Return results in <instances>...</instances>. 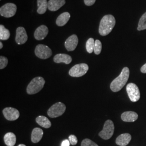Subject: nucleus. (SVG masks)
Here are the masks:
<instances>
[{"label":"nucleus","instance_id":"obj_6","mask_svg":"<svg viewBox=\"0 0 146 146\" xmlns=\"http://www.w3.org/2000/svg\"><path fill=\"white\" fill-rule=\"evenodd\" d=\"M89 69L88 64L86 63H80L74 66L69 71L70 76L75 78H79L84 75Z\"/></svg>","mask_w":146,"mask_h":146},{"label":"nucleus","instance_id":"obj_29","mask_svg":"<svg viewBox=\"0 0 146 146\" xmlns=\"http://www.w3.org/2000/svg\"><path fill=\"white\" fill-rule=\"evenodd\" d=\"M69 141L70 142V144L73 146L76 145L78 143V139L76 136L74 135H70L69 136Z\"/></svg>","mask_w":146,"mask_h":146},{"label":"nucleus","instance_id":"obj_9","mask_svg":"<svg viewBox=\"0 0 146 146\" xmlns=\"http://www.w3.org/2000/svg\"><path fill=\"white\" fill-rule=\"evenodd\" d=\"M126 90L128 95L132 102H136L140 98V93L139 89L136 84L130 83L127 86Z\"/></svg>","mask_w":146,"mask_h":146},{"label":"nucleus","instance_id":"obj_3","mask_svg":"<svg viewBox=\"0 0 146 146\" xmlns=\"http://www.w3.org/2000/svg\"><path fill=\"white\" fill-rule=\"evenodd\" d=\"M45 80L42 77H36L33 78L28 85L27 92L29 95L36 94L43 88Z\"/></svg>","mask_w":146,"mask_h":146},{"label":"nucleus","instance_id":"obj_12","mask_svg":"<svg viewBox=\"0 0 146 146\" xmlns=\"http://www.w3.org/2000/svg\"><path fill=\"white\" fill-rule=\"evenodd\" d=\"M78 39L77 35L73 34L69 37L64 43V46L69 52L74 50L78 44Z\"/></svg>","mask_w":146,"mask_h":146},{"label":"nucleus","instance_id":"obj_26","mask_svg":"<svg viewBox=\"0 0 146 146\" xmlns=\"http://www.w3.org/2000/svg\"><path fill=\"white\" fill-rule=\"evenodd\" d=\"M102 50V43L99 40L95 41L94 52L96 55H99Z\"/></svg>","mask_w":146,"mask_h":146},{"label":"nucleus","instance_id":"obj_19","mask_svg":"<svg viewBox=\"0 0 146 146\" xmlns=\"http://www.w3.org/2000/svg\"><path fill=\"white\" fill-rule=\"evenodd\" d=\"M43 135V131L40 128H35L31 133V141L36 143L42 139Z\"/></svg>","mask_w":146,"mask_h":146},{"label":"nucleus","instance_id":"obj_13","mask_svg":"<svg viewBox=\"0 0 146 146\" xmlns=\"http://www.w3.org/2000/svg\"><path fill=\"white\" fill-rule=\"evenodd\" d=\"M49 29L46 26L41 25L37 28L34 32V37L37 40H42L47 36Z\"/></svg>","mask_w":146,"mask_h":146},{"label":"nucleus","instance_id":"obj_8","mask_svg":"<svg viewBox=\"0 0 146 146\" xmlns=\"http://www.w3.org/2000/svg\"><path fill=\"white\" fill-rule=\"evenodd\" d=\"M17 6L13 3H8L2 5L0 8V15L3 17L9 18L15 15Z\"/></svg>","mask_w":146,"mask_h":146},{"label":"nucleus","instance_id":"obj_34","mask_svg":"<svg viewBox=\"0 0 146 146\" xmlns=\"http://www.w3.org/2000/svg\"><path fill=\"white\" fill-rule=\"evenodd\" d=\"M18 146H26L25 145H23V144H20V145H19Z\"/></svg>","mask_w":146,"mask_h":146},{"label":"nucleus","instance_id":"obj_32","mask_svg":"<svg viewBox=\"0 0 146 146\" xmlns=\"http://www.w3.org/2000/svg\"><path fill=\"white\" fill-rule=\"evenodd\" d=\"M141 72L142 73H146V63L141 67Z\"/></svg>","mask_w":146,"mask_h":146},{"label":"nucleus","instance_id":"obj_5","mask_svg":"<svg viewBox=\"0 0 146 146\" xmlns=\"http://www.w3.org/2000/svg\"><path fill=\"white\" fill-rule=\"evenodd\" d=\"M66 107L62 102H57L53 104L47 111V114L52 118H56L63 114Z\"/></svg>","mask_w":146,"mask_h":146},{"label":"nucleus","instance_id":"obj_23","mask_svg":"<svg viewBox=\"0 0 146 146\" xmlns=\"http://www.w3.org/2000/svg\"><path fill=\"white\" fill-rule=\"evenodd\" d=\"M11 33L9 31L5 28V27L2 25H0V40H7L9 38Z\"/></svg>","mask_w":146,"mask_h":146},{"label":"nucleus","instance_id":"obj_16","mask_svg":"<svg viewBox=\"0 0 146 146\" xmlns=\"http://www.w3.org/2000/svg\"><path fill=\"white\" fill-rule=\"evenodd\" d=\"M54 61L57 63H64L66 64H68L72 62V58L68 54H58L54 56Z\"/></svg>","mask_w":146,"mask_h":146},{"label":"nucleus","instance_id":"obj_30","mask_svg":"<svg viewBox=\"0 0 146 146\" xmlns=\"http://www.w3.org/2000/svg\"><path fill=\"white\" fill-rule=\"evenodd\" d=\"M95 1L96 0H84V3L87 6H91L94 5Z\"/></svg>","mask_w":146,"mask_h":146},{"label":"nucleus","instance_id":"obj_15","mask_svg":"<svg viewBox=\"0 0 146 146\" xmlns=\"http://www.w3.org/2000/svg\"><path fill=\"white\" fill-rule=\"evenodd\" d=\"M131 139V136L128 133L121 134L116 139V143L120 146H126L129 144Z\"/></svg>","mask_w":146,"mask_h":146},{"label":"nucleus","instance_id":"obj_21","mask_svg":"<svg viewBox=\"0 0 146 146\" xmlns=\"http://www.w3.org/2000/svg\"><path fill=\"white\" fill-rule=\"evenodd\" d=\"M36 121L39 125L44 128H49L52 125L50 121L44 116H39L37 117Z\"/></svg>","mask_w":146,"mask_h":146},{"label":"nucleus","instance_id":"obj_28","mask_svg":"<svg viewBox=\"0 0 146 146\" xmlns=\"http://www.w3.org/2000/svg\"><path fill=\"white\" fill-rule=\"evenodd\" d=\"M8 60L7 58L3 56H0V69H2L5 68L8 64Z\"/></svg>","mask_w":146,"mask_h":146},{"label":"nucleus","instance_id":"obj_31","mask_svg":"<svg viewBox=\"0 0 146 146\" xmlns=\"http://www.w3.org/2000/svg\"><path fill=\"white\" fill-rule=\"evenodd\" d=\"M70 144V143L69 141V140H64V141H63L61 146H69Z\"/></svg>","mask_w":146,"mask_h":146},{"label":"nucleus","instance_id":"obj_27","mask_svg":"<svg viewBox=\"0 0 146 146\" xmlns=\"http://www.w3.org/2000/svg\"><path fill=\"white\" fill-rule=\"evenodd\" d=\"M81 146H99L96 143L89 139H84L81 142Z\"/></svg>","mask_w":146,"mask_h":146},{"label":"nucleus","instance_id":"obj_25","mask_svg":"<svg viewBox=\"0 0 146 146\" xmlns=\"http://www.w3.org/2000/svg\"><path fill=\"white\" fill-rule=\"evenodd\" d=\"M95 46V41L94 38H89L87 41L86 42V48L87 52L89 54H91L93 52Z\"/></svg>","mask_w":146,"mask_h":146},{"label":"nucleus","instance_id":"obj_22","mask_svg":"<svg viewBox=\"0 0 146 146\" xmlns=\"http://www.w3.org/2000/svg\"><path fill=\"white\" fill-rule=\"evenodd\" d=\"M48 3L47 0H37V13L39 14H44L48 9Z\"/></svg>","mask_w":146,"mask_h":146},{"label":"nucleus","instance_id":"obj_24","mask_svg":"<svg viewBox=\"0 0 146 146\" xmlns=\"http://www.w3.org/2000/svg\"><path fill=\"white\" fill-rule=\"evenodd\" d=\"M146 29V12L140 18L137 27V31H141Z\"/></svg>","mask_w":146,"mask_h":146},{"label":"nucleus","instance_id":"obj_4","mask_svg":"<svg viewBox=\"0 0 146 146\" xmlns=\"http://www.w3.org/2000/svg\"><path fill=\"white\" fill-rule=\"evenodd\" d=\"M114 132V125L111 120H107L104 123V128L99 134L100 137L104 140H109Z\"/></svg>","mask_w":146,"mask_h":146},{"label":"nucleus","instance_id":"obj_2","mask_svg":"<svg viewBox=\"0 0 146 146\" xmlns=\"http://www.w3.org/2000/svg\"><path fill=\"white\" fill-rule=\"evenodd\" d=\"M129 77V69L125 67L122 70L118 77L115 78L110 84V89L113 92H119L127 82Z\"/></svg>","mask_w":146,"mask_h":146},{"label":"nucleus","instance_id":"obj_1","mask_svg":"<svg viewBox=\"0 0 146 146\" xmlns=\"http://www.w3.org/2000/svg\"><path fill=\"white\" fill-rule=\"evenodd\" d=\"M116 20L114 16L106 15L104 16L100 23L99 32L101 36L108 35L115 27Z\"/></svg>","mask_w":146,"mask_h":146},{"label":"nucleus","instance_id":"obj_14","mask_svg":"<svg viewBox=\"0 0 146 146\" xmlns=\"http://www.w3.org/2000/svg\"><path fill=\"white\" fill-rule=\"evenodd\" d=\"M65 0H49L48 3V9L52 11L58 10L65 5Z\"/></svg>","mask_w":146,"mask_h":146},{"label":"nucleus","instance_id":"obj_10","mask_svg":"<svg viewBox=\"0 0 146 146\" xmlns=\"http://www.w3.org/2000/svg\"><path fill=\"white\" fill-rule=\"evenodd\" d=\"M3 114L7 120L15 121L19 117L20 112L15 108L7 107L3 110Z\"/></svg>","mask_w":146,"mask_h":146},{"label":"nucleus","instance_id":"obj_18","mask_svg":"<svg viewBox=\"0 0 146 146\" xmlns=\"http://www.w3.org/2000/svg\"><path fill=\"white\" fill-rule=\"evenodd\" d=\"M70 18V14L68 12L63 13L58 16L56 24L59 27L64 26L66 25Z\"/></svg>","mask_w":146,"mask_h":146},{"label":"nucleus","instance_id":"obj_33","mask_svg":"<svg viewBox=\"0 0 146 146\" xmlns=\"http://www.w3.org/2000/svg\"><path fill=\"white\" fill-rule=\"evenodd\" d=\"M3 44H2V42H0V49H1L2 48H3Z\"/></svg>","mask_w":146,"mask_h":146},{"label":"nucleus","instance_id":"obj_20","mask_svg":"<svg viewBox=\"0 0 146 146\" xmlns=\"http://www.w3.org/2000/svg\"><path fill=\"white\" fill-rule=\"evenodd\" d=\"M4 141L7 146H14L16 142V137L15 135L11 133H7L4 136Z\"/></svg>","mask_w":146,"mask_h":146},{"label":"nucleus","instance_id":"obj_17","mask_svg":"<svg viewBox=\"0 0 146 146\" xmlns=\"http://www.w3.org/2000/svg\"><path fill=\"white\" fill-rule=\"evenodd\" d=\"M138 119L137 114L131 111H128L123 113L121 115V119L124 122H134Z\"/></svg>","mask_w":146,"mask_h":146},{"label":"nucleus","instance_id":"obj_7","mask_svg":"<svg viewBox=\"0 0 146 146\" xmlns=\"http://www.w3.org/2000/svg\"><path fill=\"white\" fill-rule=\"evenodd\" d=\"M52 51L50 48L42 44H38L35 49V54L37 58L47 59L52 55Z\"/></svg>","mask_w":146,"mask_h":146},{"label":"nucleus","instance_id":"obj_11","mask_svg":"<svg viewBox=\"0 0 146 146\" xmlns=\"http://www.w3.org/2000/svg\"><path fill=\"white\" fill-rule=\"evenodd\" d=\"M15 41L18 44H23L27 42L28 35L24 27H20L16 29Z\"/></svg>","mask_w":146,"mask_h":146}]
</instances>
